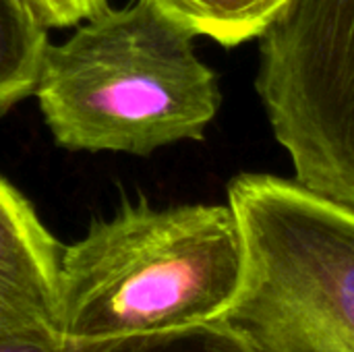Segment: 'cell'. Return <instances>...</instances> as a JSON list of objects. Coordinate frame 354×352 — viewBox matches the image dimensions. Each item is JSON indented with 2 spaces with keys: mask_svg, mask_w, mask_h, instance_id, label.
Listing matches in <instances>:
<instances>
[{
  "mask_svg": "<svg viewBox=\"0 0 354 352\" xmlns=\"http://www.w3.org/2000/svg\"><path fill=\"white\" fill-rule=\"evenodd\" d=\"M243 278L245 243L230 205L124 203L60 253L62 346L110 352L205 328Z\"/></svg>",
  "mask_w": 354,
  "mask_h": 352,
  "instance_id": "cell-1",
  "label": "cell"
},
{
  "mask_svg": "<svg viewBox=\"0 0 354 352\" xmlns=\"http://www.w3.org/2000/svg\"><path fill=\"white\" fill-rule=\"evenodd\" d=\"M193 37L151 0H133L48 44L35 95L56 143L149 156L203 139L222 98Z\"/></svg>",
  "mask_w": 354,
  "mask_h": 352,
  "instance_id": "cell-2",
  "label": "cell"
},
{
  "mask_svg": "<svg viewBox=\"0 0 354 352\" xmlns=\"http://www.w3.org/2000/svg\"><path fill=\"white\" fill-rule=\"evenodd\" d=\"M245 278L218 317L249 352H354V210L272 174L228 185Z\"/></svg>",
  "mask_w": 354,
  "mask_h": 352,
  "instance_id": "cell-3",
  "label": "cell"
},
{
  "mask_svg": "<svg viewBox=\"0 0 354 352\" xmlns=\"http://www.w3.org/2000/svg\"><path fill=\"white\" fill-rule=\"evenodd\" d=\"M259 39L255 87L295 180L354 210V0H290Z\"/></svg>",
  "mask_w": 354,
  "mask_h": 352,
  "instance_id": "cell-4",
  "label": "cell"
},
{
  "mask_svg": "<svg viewBox=\"0 0 354 352\" xmlns=\"http://www.w3.org/2000/svg\"><path fill=\"white\" fill-rule=\"evenodd\" d=\"M62 247L31 203L0 176V351H62Z\"/></svg>",
  "mask_w": 354,
  "mask_h": 352,
  "instance_id": "cell-5",
  "label": "cell"
},
{
  "mask_svg": "<svg viewBox=\"0 0 354 352\" xmlns=\"http://www.w3.org/2000/svg\"><path fill=\"white\" fill-rule=\"evenodd\" d=\"M48 27L27 0H0V116L35 93Z\"/></svg>",
  "mask_w": 354,
  "mask_h": 352,
  "instance_id": "cell-6",
  "label": "cell"
},
{
  "mask_svg": "<svg viewBox=\"0 0 354 352\" xmlns=\"http://www.w3.org/2000/svg\"><path fill=\"white\" fill-rule=\"evenodd\" d=\"M193 35L222 46L261 37L290 0H151Z\"/></svg>",
  "mask_w": 354,
  "mask_h": 352,
  "instance_id": "cell-7",
  "label": "cell"
},
{
  "mask_svg": "<svg viewBox=\"0 0 354 352\" xmlns=\"http://www.w3.org/2000/svg\"><path fill=\"white\" fill-rule=\"evenodd\" d=\"M0 352H73V351H41V349H2ZM110 352H249V349L224 326L209 324L185 334L141 342L137 346H124Z\"/></svg>",
  "mask_w": 354,
  "mask_h": 352,
  "instance_id": "cell-8",
  "label": "cell"
},
{
  "mask_svg": "<svg viewBox=\"0 0 354 352\" xmlns=\"http://www.w3.org/2000/svg\"><path fill=\"white\" fill-rule=\"evenodd\" d=\"M46 27H68L104 10L106 0H27Z\"/></svg>",
  "mask_w": 354,
  "mask_h": 352,
  "instance_id": "cell-9",
  "label": "cell"
}]
</instances>
